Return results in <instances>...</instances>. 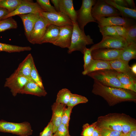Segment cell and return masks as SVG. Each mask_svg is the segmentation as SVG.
<instances>
[{"label":"cell","mask_w":136,"mask_h":136,"mask_svg":"<svg viewBox=\"0 0 136 136\" xmlns=\"http://www.w3.org/2000/svg\"><path fill=\"white\" fill-rule=\"evenodd\" d=\"M92 92L102 97L110 106L123 102L136 101V92L124 88L106 86L95 80Z\"/></svg>","instance_id":"1"},{"label":"cell","mask_w":136,"mask_h":136,"mask_svg":"<svg viewBox=\"0 0 136 136\" xmlns=\"http://www.w3.org/2000/svg\"><path fill=\"white\" fill-rule=\"evenodd\" d=\"M99 128H105L117 131L123 135L136 128L135 120L124 113H111L99 117L96 121Z\"/></svg>","instance_id":"2"},{"label":"cell","mask_w":136,"mask_h":136,"mask_svg":"<svg viewBox=\"0 0 136 136\" xmlns=\"http://www.w3.org/2000/svg\"><path fill=\"white\" fill-rule=\"evenodd\" d=\"M73 30L71 44L68 53L70 54L77 51L83 54L86 46L93 44V40L89 35H86L84 30L81 29L77 21L73 22Z\"/></svg>","instance_id":"3"},{"label":"cell","mask_w":136,"mask_h":136,"mask_svg":"<svg viewBox=\"0 0 136 136\" xmlns=\"http://www.w3.org/2000/svg\"><path fill=\"white\" fill-rule=\"evenodd\" d=\"M87 75L106 86L125 89L117 77V72L113 69H104L90 73Z\"/></svg>","instance_id":"4"},{"label":"cell","mask_w":136,"mask_h":136,"mask_svg":"<svg viewBox=\"0 0 136 136\" xmlns=\"http://www.w3.org/2000/svg\"><path fill=\"white\" fill-rule=\"evenodd\" d=\"M0 132L11 133L19 136H29L32 134L33 130L29 122L17 123L0 120Z\"/></svg>","instance_id":"5"},{"label":"cell","mask_w":136,"mask_h":136,"mask_svg":"<svg viewBox=\"0 0 136 136\" xmlns=\"http://www.w3.org/2000/svg\"><path fill=\"white\" fill-rule=\"evenodd\" d=\"M96 1L95 0H83L80 8L76 11V21L81 29L84 30V27L89 23L97 22L91 14L92 8Z\"/></svg>","instance_id":"6"},{"label":"cell","mask_w":136,"mask_h":136,"mask_svg":"<svg viewBox=\"0 0 136 136\" xmlns=\"http://www.w3.org/2000/svg\"><path fill=\"white\" fill-rule=\"evenodd\" d=\"M129 44L124 38L120 36H107L103 38L100 42L93 45L90 48L92 51L103 48L123 49Z\"/></svg>","instance_id":"7"},{"label":"cell","mask_w":136,"mask_h":136,"mask_svg":"<svg viewBox=\"0 0 136 136\" xmlns=\"http://www.w3.org/2000/svg\"><path fill=\"white\" fill-rule=\"evenodd\" d=\"M91 14L94 18L121 16L117 9L103 0L96 1L92 8Z\"/></svg>","instance_id":"8"},{"label":"cell","mask_w":136,"mask_h":136,"mask_svg":"<svg viewBox=\"0 0 136 136\" xmlns=\"http://www.w3.org/2000/svg\"><path fill=\"white\" fill-rule=\"evenodd\" d=\"M30 79L19 75L14 72L6 79L5 87L9 88L12 95L16 96Z\"/></svg>","instance_id":"9"},{"label":"cell","mask_w":136,"mask_h":136,"mask_svg":"<svg viewBox=\"0 0 136 136\" xmlns=\"http://www.w3.org/2000/svg\"><path fill=\"white\" fill-rule=\"evenodd\" d=\"M94 18L98 23V26L100 27L105 26H122L127 28L136 24L135 20L120 16L96 17Z\"/></svg>","instance_id":"10"},{"label":"cell","mask_w":136,"mask_h":136,"mask_svg":"<svg viewBox=\"0 0 136 136\" xmlns=\"http://www.w3.org/2000/svg\"><path fill=\"white\" fill-rule=\"evenodd\" d=\"M42 12L45 11L37 3L30 0H23L22 3L15 10L9 13L4 18L3 20L15 15L30 13H40Z\"/></svg>","instance_id":"11"},{"label":"cell","mask_w":136,"mask_h":136,"mask_svg":"<svg viewBox=\"0 0 136 136\" xmlns=\"http://www.w3.org/2000/svg\"><path fill=\"white\" fill-rule=\"evenodd\" d=\"M50 25L46 18L41 16L36 22L28 40L32 44H40L47 27Z\"/></svg>","instance_id":"12"},{"label":"cell","mask_w":136,"mask_h":136,"mask_svg":"<svg viewBox=\"0 0 136 136\" xmlns=\"http://www.w3.org/2000/svg\"><path fill=\"white\" fill-rule=\"evenodd\" d=\"M40 15L46 18L50 25L60 27L65 26H73L72 21L66 15L62 13H49L41 12Z\"/></svg>","instance_id":"13"},{"label":"cell","mask_w":136,"mask_h":136,"mask_svg":"<svg viewBox=\"0 0 136 136\" xmlns=\"http://www.w3.org/2000/svg\"><path fill=\"white\" fill-rule=\"evenodd\" d=\"M123 49L103 48L92 51L93 59L107 61H112L119 58Z\"/></svg>","instance_id":"14"},{"label":"cell","mask_w":136,"mask_h":136,"mask_svg":"<svg viewBox=\"0 0 136 136\" xmlns=\"http://www.w3.org/2000/svg\"><path fill=\"white\" fill-rule=\"evenodd\" d=\"M73 27L71 26L60 27L58 37L53 44L61 48H68L71 44Z\"/></svg>","instance_id":"15"},{"label":"cell","mask_w":136,"mask_h":136,"mask_svg":"<svg viewBox=\"0 0 136 136\" xmlns=\"http://www.w3.org/2000/svg\"><path fill=\"white\" fill-rule=\"evenodd\" d=\"M18 16L22 20L25 35L28 40L36 22L41 16L40 14L30 13Z\"/></svg>","instance_id":"16"},{"label":"cell","mask_w":136,"mask_h":136,"mask_svg":"<svg viewBox=\"0 0 136 136\" xmlns=\"http://www.w3.org/2000/svg\"><path fill=\"white\" fill-rule=\"evenodd\" d=\"M66 105L55 102L52 106V114L51 121L53 125V131L54 133L61 123L62 114Z\"/></svg>","instance_id":"17"},{"label":"cell","mask_w":136,"mask_h":136,"mask_svg":"<svg viewBox=\"0 0 136 136\" xmlns=\"http://www.w3.org/2000/svg\"><path fill=\"white\" fill-rule=\"evenodd\" d=\"M59 12L66 15L73 22L77 21V13L72 0H59Z\"/></svg>","instance_id":"18"},{"label":"cell","mask_w":136,"mask_h":136,"mask_svg":"<svg viewBox=\"0 0 136 136\" xmlns=\"http://www.w3.org/2000/svg\"><path fill=\"white\" fill-rule=\"evenodd\" d=\"M20 94H30L38 96H45L47 93L44 89L30 79L21 90Z\"/></svg>","instance_id":"19"},{"label":"cell","mask_w":136,"mask_h":136,"mask_svg":"<svg viewBox=\"0 0 136 136\" xmlns=\"http://www.w3.org/2000/svg\"><path fill=\"white\" fill-rule=\"evenodd\" d=\"M34 62L32 56L30 53L20 63L14 72L21 76L30 79V73L32 64Z\"/></svg>","instance_id":"20"},{"label":"cell","mask_w":136,"mask_h":136,"mask_svg":"<svg viewBox=\"0 0 136 136\" xmlns=\"http://www.w3.org/2000/svg\"><path fill=\"white\" fill-rule=\"evenodd\" d=\"M60 31V27L53 25H50L41 40L40 44L49 43L53 44L57 39Z\"/></svg>","instance_id":"21"},{"label":"cell","mask_w":136,"mask_h":136,"mask_svg":"<svg viewBox=\"0 0 136 136\" xmlns=\"http://www.w3.org/2000/svg\"><path fill=\"white\" fill-rule=\"evenodd\" d=\"M109 62L112 69L117 72L136 77L131 71L129 62L124 61L119 58Z\"/></svg>","instance_id":"22"},{"label":"cell","mask_w":136,"mask_h":136,"mask_svg":"<svg viewBox=\"0 0 136 136\" xmlns=\"http://www.w3.org/2000/svg\"><path fill=\"white\" fill-rule=\"evenodd\" d=\"M106 69H112L109 61L93 59L86 69L82 72V74L85 75L94 71Z\"/></svg>","instance_id":"23"},{"label":"cell","mask_w":136,"mask_h":136,"mask_svg":"<svg viewBox=\"0 0 136 136\" xmlns=\"http://www.w3.org/2000/svg\"><path fill=\"white\" fill-rule=\"evenodd\" d=\"M117 76L125 89L136 92V77L117 72Z\"/></svg>","instance_id":"24"},{"label":"cell","mask_w":136,"mask_h":136,"mask_svg":"<svg viewBox=\"0 0 136 136\" xmlns=\"http://www.w3.org/2000/svg\"><path fill=\"white\" fill-rule=\"evenodd\" d=\"M107 4L112 6L117 9L120 13L122 17L135 20L136 9H133L119 6L112 0H104Z\"/></svg>","instance_id":"25"},{"label":"cell","mask_w":136,"mask_h":136,"mask_svg":"<svg viewBox=\"0 0 136 136\" xmlns=\"http://www.w3.org/2000/svg\"><path fill=\"white\" fill-rule=\"evenodd\" d=\"M136 58V43H132L122 50L119 58L129 62L130 60Z\"/></svg>","instance_id":"26"},{"label":"cell","mask_w":136,"mask_h":136,"mask_svg":"<svg viewBox=\"0 0 136 136\" xmlns=\"http://www.w3.org/2000/svg\"><path fill=\"white\" fill-rule=\"evenodd\" d=\"M31 48L29 46L22 47L0 43V51H5L8 53L19 52L26 51H30Z\"/></svg>","instance_id":"27"},{"label":"cell","mask_w":136,"mask_h":136,"mask_svg":"<svg viewBox=\"0 0 136 136\" xmlns=\"http://www.w3.org/2000/svg\"><path fill=\"white\" fill-rule=\"evenodd\" d=\"M23 0H2L0 7L7 10L9 13L15 10L22 3Z\"/></svg>","instance_id":"28"},{"label":"cell","mask_w":136,"mask_h":136,"mask_svg":"<svg viewBox=\"0 0 136 136\" xmlns=\"http://www.w3.org/2000/svg\"><path fill=\"white\" fill-rule=\"evenodd\" d=\"M72 93L71 91L65 88L61 89L57 93L55 102L66 106Z\"/></svg>","instance_id":"29"},{"label":"cell","mask_w":136,"mask_h":136,"mask_svg":"<svg viewBox=\"0 0 136 136\" xmlns=\"http://www.w3.org/2000/svg\"><path fill=\"white\" fill-rule=\"evenodd\" d=\"M17 27V22L12 17L0 21V32Z\"/></svg>","instance_id":"30"},{"label":"cell","mask_w":136,"mask_h":136,"mask_svg":"<svg viewBox=\"0 0 136 136\" xmlns=\"http://www.w3.org/2000/svg\"><path fill=\"white\" fill-rule=\"evenodd\" d=\"M88 100L87 98L85 96L72 93L66 106L67 107H73L78 104L86 103L88 102Z\"/></svg>","instance_id":"31"},{"label":"cell","mask_w":136,"mask_h":136,"mask_svg":"<svg viewBox=\"0 0 136 136\" xmlns=\"http://www.w3.org/2000/svg\"><path fill=\"white\" fill-rule=\"evenodd\" d=\"M30 78L31 80L37 84L41 88L44 89L41 78L39 74L34 62L32 64Z\"/></svg>","instance_id":"32"},{"label":"cell","mask_w":136,"mask_h":136,"mask_svg":"<svg viewBox=\"0 0 136 136\" xmlns=\"http://www.w3.org/2000/svg\"><path fill=\"white\" fill-rule=\"evenodd\" d=\"M98 26L99 31L103 36V38L107 36H120L118 35L115 29L113 26H105L102 27Z\"/></svg>","instance_id":"33"},{"label":"cell","mask_w":136,"mask_h":136,"mask_svg":"<svg viewBox=\"0 0 136 136\" xmlns=\"http://www.w3.org/2000/svg\"><path fill=\"white\" fill-rule=\"evenodd\" d=\"M37 3L45 12L49 13H56L54 7L51 4L49 0H37Z\"/></svg>","instance_id":"34"},{"label":"cell","mask_w":136,"mask_h":136,"mask_svg":"<svg viewBox=\"0 0 136 136\" xmlns=\"http://www.w3.org/2000/svg\"><path fill=\"white\" fill-rule=\"evenodd\" d=\"M126 29L128 43H136V25L127 27Z\"/></svg>","instance_id":"35"},{"label":"cell","mask_w":136,"mask_h":136,"mask_svg":"<svg viewBox=\"0 0 136 136\" xmlns=\"http://www.w3.org/2000/svg\"><path fill=\"white\" fill-rule=\"evenodd\" d=\"M96 126V122L91 124L88 123L84 124L82 127L81 135L82 136H92Z\"/></svg>","instance_id":"36"},{"label":"cell","mask_w":136,"mask_h":136,"mask_svg":"<svg viewBox=\"0 0 136 136\" xmlns=\"http://www.w3.org/2000/svg\"><path fill=\"white\" fill-rule=\"evenodd\" d=\"M92 51L90 48L86 47L85 49L83 54H84V70H85L92 62L93 59L91 54Z\"/></svg>","instance_id":"37"},{"label":"cell","mask_w":136,"mask_h":136,"mask_svg":"<svg viewBox=\"0 0 136 136\" xmlns=\"http://www.w3.org/2000/svg\"><path fill=\"white\" fill-rule=\"evenodd\" d=\"M73 107H67L64 109L62 116L61 123L69 127L70 116Z\"/></svg>","instance_id":"38"},{"label":"cell","mask_w":136,"mask_h":136,"mask_svg":"<svg viewBox=\"0 0 136 136\" xmlns=\"http://www.w3.org/2000/svg\"><path fill=\"white\" fill-rule=\"evenodd\" d=\"M69 127L61 123L54 133L53 136H69Z\"/></svg>","instance_id":"39"},{"label":"cell","mask_w":136,"mask_h":136,"mask_svg":"<svg viewBox=\"0 0 136 136\" xmlns=\"http://www.w3.org/2000/svg\"><path fill=\"white\" fill-rule=\"evenodd\" d=\"M99 128L101 136H122L123 135L122 133L117 131L105 128Z\"/></svg>","instance_id":"40"},{"label":"cell","mask_w":136,"mask_h":136,"mask_svg":"<svg viewBox=\"0 0 136 136\" xmlns=\"http://www.w3.org/2000/svg\"><path fill=\"white\" fill-rule=\"evenodd\" d=\"M53 125L50 121L43 131L40 133L39 136H53Z\"/></svg>","instance_id":"41"},{"label":"cell","mask_w":136,"mask_h":136,"mask_svg":"<svg viewBox=\"0 0 136 136\" xmlns=\"http://www.w3.org/2000/svg\"><path fill=\"white\" fill-rule=\"evenodd\" d=\"M113 26L115 29L118 35L124 38L128 42V38L126 28L122 26Z\"/></svg>","instance_id":"42"},{"label":"cell","mask_w":136,"mask_h":136,"mask_svg":"<svg viewBox=\"0 0 136 136\" xmlns=\"http://www.w3.org/2000/svg\"><path fill=\"white\" fill-rule=\"evenodd\" d=\"M118 5L126 8H129L128 5L126 0H112Z\"/></svg>","instance_id":"43"},{"label":"cell","mask_w":136,"mask_h":136,"mask_svg":"<svg viewBox=\"0 0 136 136\" xmlns=\"http://www.w3.org/2000/svg\"><path fill=\"white\" fill-rule=\"evenodd\" d=\"M9 13L7 10L0 7V21L3 20L4 18Z\"/></svg>","instance_id":"44"},{"label":"cell","mask_w":136,"mask_h":136,"mask_svg":"<svg viewBox=\"0 0 136 136\" xmlns=\"http://www.w3.org/2000/svg\"><path fill=\"white\" fill-rule=\"evenodd\" d=\"M51 2L54 5V7L56 11L59 12V0H51Z\"/></svg>","instance_id":"45"},{"label":"cell","mask_w":136,"mask_h":136,"mask_svg":"<svg viewBox=\"0 0 136 136\" xmlns=\"http://www.w3.org/2000/svg\"><path fill=\"white\" fill-rule=\"evenodd\" d=\"M129 6V8L131 9H136L135 4L133 0H126Z\"/></svg>","instance_id":"46"},{"label":"cell","mask_w":136,"mask_h":136,"mask_svg":"<svg viewBox=\"0 0 136 136\" xmlns=\"http://www.w3.org/2000/svg\"><path fill=\"white\" fill-rule=\"evenodd\" d=\"M92 136H101L100 129L96 125L93 132Z\"/></svg>","instance_id":"47"},{"label":"cell","mask_w":136,"mask_h":136,"mask_svg":"<svg viewBox=\"0 0 136 136\" xmlns=\"http://www.w3.org/2000/svg\"><path fill=\"white\" fill-rule=\"evenodd\" d=\"M123 135L125 136H136V128L132 129L127 134Z\"/></svg>","instance_id":"48"},{"label":"cell","mask_w":136,"mask_h":136,"mask_svg":"<svg viewBox=\"0 0 136 136\" xmlns=\"http://www.w3.org/2000/svg\"><path fill=\"white\" fill-rule=\"evenodd\" d=\"M131 71L132 74L136 76V64L135 63L130 67Z\"/></svg>","instance_id":"49"},{"label":"cell","mask_w":136,"mask_h":136,"mask_svg":"<svg viewBox=\"0 0 136 136\" xmlns=\"http://www.w3.org/2000/svg\"><path fill=\"white\" fill-rule=\"evenodd\" d=\"M2 1V0H0V2Z\"/></svg>","instance_id":"50"},{"label":"cell","mask_w":136,"mask_h":136,"mask_svg":"<svg viewBox=\"0 0 136 136\" xmlns=\"http://www.w3.org/2000/svg\"><path fill=\"white\" fill-rule=\"evenodd\" d=\"M122 136H125L123 135Z\"/></svg>","instance_id":"51"},{"label":"cell","mask_w":136,"mask_h":136,"mask_svg":"<svg viewBox=\"0 0 136 136\" xmlns=\"http://www.w3.org/2000/svg\"><path fill=\"white\" fill-rule=\"evenodd\" d=\"M69 136H71L70 135Z\"/></svg>","instance_id":"52"},{"label":"cell","mask_w":136,"mask_h":136,"mask_svg":"<svg viewBox=\"0 0 136 136\" xmlns=\"http://www.w3.org/2000/svg\"></svg>","instance_id":"53"}]
</instances>
